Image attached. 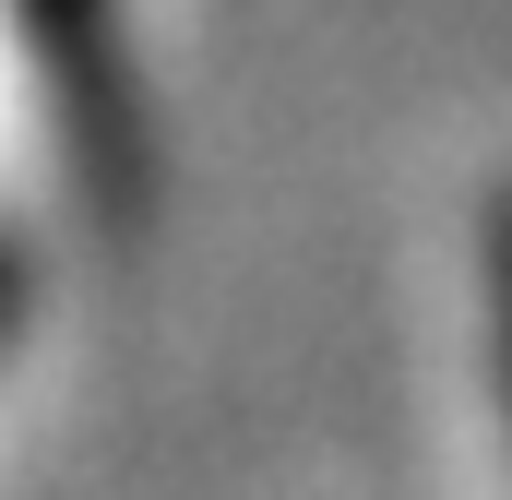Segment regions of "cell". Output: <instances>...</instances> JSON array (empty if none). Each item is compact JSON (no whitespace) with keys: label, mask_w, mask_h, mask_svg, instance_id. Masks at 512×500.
Instances as JSON below:
<instances>
[{"label":"cell","mask_w":512,"mask_h":500,"mask_svg":"<svg viewBox=\"0 0 512 500\" xmlns=\"http://www.w3.org/2000/svg\"><path fill=\"white\" fill-rule=\"evenodd\" d=\"M12 12H24V60L48 84V120H60L72 179L96 191L108 227H131V203L155 179V143H143V72H131L120 0H12Z\"/></svg>","instance_id":"cell-1"},{"label":"cell","mask_w":512,"mask_h":500,"mask_svg":"<svg viewBox=\"0 0 512 500\" xmlns=\"http://www.w3.org/2000/svg\"><path fill=\"white\" fill-rule=\"evenodd\" d=\"M12 310H24V262L0 250V334H12Z\"/></svg>","instance_id":"cell-3"},{"label":"cell","mask_w":512,"mask_h":500,"mask_svg":"<svg viewBox=\"0 0 512 500\" xmlns=\"http://www.w3.org/2000/svg\"><path fill=\"white\" fill-rule=\"evenodd\" d=\"M489 334H501V405H512V191L489 203Z\"/></svg>","instance_id":"cell-2"}]
</instances>
